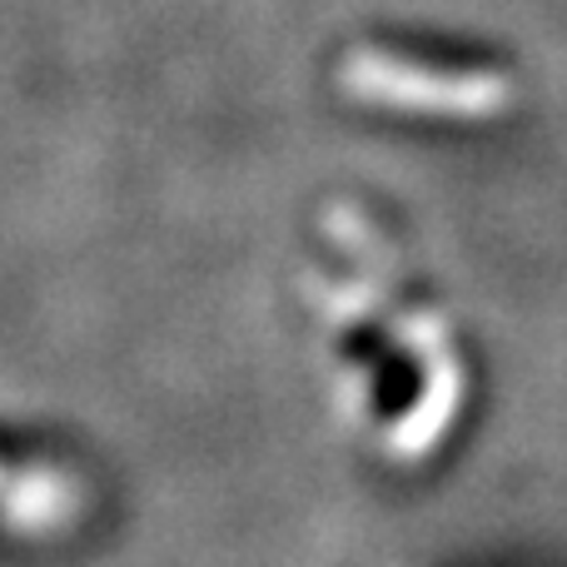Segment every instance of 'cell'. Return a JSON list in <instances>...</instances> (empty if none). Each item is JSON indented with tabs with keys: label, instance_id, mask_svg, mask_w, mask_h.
Instances as JSON below:
<instances>
[{
	"label": "cell",
	"instance_id": "1",
	"mask_svg": "<svg viewBox=\"0 0 567 567\" xmlns=\"http://www.w3.org/2000/svg\"><path fill=\"white\" fill-rule=\"evenodd\" d=\"M333 80H339V90L353 105L419 115V120H463V125H478V120H498L518 105V85L503 70L433 65V60H413L383 45L343 50Z\"/></svg>",
	"mask_w": 567,
	"mask_h": 567
},
{
	"label": "cell",
	"instance_id": "2",
	"mask_svg": "<svg viewBox=\"0 0 567 567\" xmlns=\"http://www.w3.org/2000/svg\"><path fill=\"white\" fill-rule=\"evenodd\" d=\"M80 518V483L60 468L0 458V528L45 538Z\"/></svg>",
	"mask_w": 567,
	"mask_h": 567
}]
</instances>
